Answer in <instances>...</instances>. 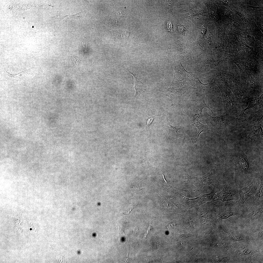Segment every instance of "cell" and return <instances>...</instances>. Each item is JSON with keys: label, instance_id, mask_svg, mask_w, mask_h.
<instances>
[{"label": "cell", "instance_id": "cell-1", "mask_svg": "<svg viewBox=\"0 0 263 263\" xmlns=\"http://www.w3.org/2000/svg\"><path fill=\"white\" fill-rule=\"evenodd\" d=\"M174 77L169 87L164 92L166 96H170L176 94L180 95L184 94L190 88L192 87L188 82L184 71L176 66Z\"/></svg>", "mask_w": 263, "mask_h": 263}, {"label": "cell", "instance_id": "cell-2", "mask_svg": "<svg viewBox=\"0 0 263 263\" xmlns=\"http://www.w3.org/2000/svg\"><path fill=\"white\" fill-rule=\"evenodd\" d=\"M216 167L215 165H213L208 173L200 177L190 176L186 173L185 176L186 183L194 185L199 191H201L203 187L205 185H209L212 184L215 185L219 184V182L217 179L215 174Z\"/></svg>", "mask_w": 263, "mask_h": 263}, {"label": "cell", "instance_id": "cell-3", "mask_svg": "<svg viewBox=\"0 0 263 263\" xmlns=\"http://www.w3.org/2000/svg\"><path fill=\"white\" fill-rule=\"evenodd\" d=\"M217 193L213 197L212 201H219L224 202L239 200L238 188L231 185L219 183L217 185Z\"/></svg>", "mask_w": 263, "mask_h": 263}, {"label": "cell", "instance_id": "cell-4", "mask_svg": "<svg viewBox=\"0 0 263 263\" xmlns=\"http://www.w3.org/2000/svg\"><path fill=\"white\" fill-rule=\"evenodd\" d=\"M260 180L258 178H254L250 183L244 187L239 189V198L236 202L240 205L244 204L251 196L255 195L259 187Z\"/></svg>", "mask_w": 263, "mask_h": 263}, {"label": "cell", "instance_id": "cell-5", "mask_svg": "<svg viewBox=\"0 0 263 263\" xmlns=\"http://www.w3.org/2000/svg\"><path fill=\"white\" fill-rule=\"evenodd\" d=\"M205 121L209 129L212 132L232 127L228 123L224 114L216 116L208 115L205 119Z\"/></svg>", "mask_w": 263, "mask_h": 263}, {"label": "cell", "instance_id": "cell-6", "mask_svg": "<svg viewBox=\"0 0 263 263\" xmlns=\"http://www.w3.org/2000/svg\"><path fill=\"white\" fill-rule=\"evenodd\" d=\"M217 189L214 186L212 190L208 193L202 194L195 198H189L181 195L180 197L183 204L192 206L201 205L207 201L212 200L214 196L216 194Z\"/></svg>", "mask_w": 263, "mask_h": 263}, {"label": "cell", "instance_id": "cell-7", "mask_svg": "<svg viewBox=\"0 0 263 263\" xmlns=\"http://www.w3.org/2000/svg\"><path fill=\"white\" fill-rule=\"evenodd\" d=\"M205 95H202L193 100L190 104L189 113H186L188 116L196 115L198 117L203 116V110L205 108L209 109L213 114V111L207 106L205 100Z\"/></svg>", "mask_w": 263, "mask_h": 263}, {"label": "cell", "instance_id": "cell-8", "mask_svg": "<svg viewBox=\"0 0 263 263\" xmlns=\"http://www.w3.org/2000/svg\"><path fill=\"white\" fill-rule=\"evenodd\" d=\"M161 123L166 131L168 138L170 141H173L178 138H184V135L178 133V130L181 128L179 126H173L169 121L166 114H163Z\"/></svg>", "mask_w": 263, "mask_h": 263}, {"label": "cell", "instance_id": "cell-9", "mask_svg": "<svg viewBox=\"0 0 263 263\" xmlns=\"http://www.w3.org/2000/svg\"><path fill=\"white\" fill-rule=\"evenodd\" d=\"M181 69L184 71L188 82L190 84L192 88L195 89L205 90L211 87L207 86L210 84L209 83L204 84L202 83L197 76L194 73L189 72L185 70L180 63Z\"/></svg>", "mask_w": 263, "mask_h": 263}, {"label": "cell", "instance_id": "cell-10", "mask_svg": "<svg viewBox=\"0 0 263 263\" xmlns=\"http://www.w3.org/2000/svg\"><path fill=\"white\" fill-rule=\"evenodd\" d=\"M127 70L129 72L133 75L135 79V83L134 87L135 93L133 99L134 102H136L140 95L146 91L147 90L146 86L142 82L139 76L133 69L129 68Z\"/></svg>", "mask_w": 263, "mask_h": 263}, {"label": "cell", "instance_id": "cell-11", "mask_svg": "<svg viewBox=\"0 0 263 263\" xmlns=\"http://www.w3.org/2000/svg\"><path fill=\"white\" fill-rule=\"evenodd\" d=\"M190 119V123L193 126L196 127L198 129L197 133L192 137V142L196 143L197 141L200 134L203 132L210 131L207 125H205L200 122L198 119V117L196 115L189 116Z\"/></svg>", "mask_w": 263, "mask_h": 263}, {"label": "cell", "instance_id": "cell-12", "mask_svg": "<svg viewBox=\"0 0 263 263\" xmlns=\"http://www.w3.org/2000/svg\"><path fill=\"white\" fill-rule=\"evenodd\" d=\"M263 121V109L260 107L258 111L251 113L244 120H242L241 124L248 125L260 123Z\"/></svg>", "mask_w": 263, "mask_h": 263}, {"label": "cell", "instance_id": "cell-13", "mask_svg": "<svg viewBox=\"0 0 263 263\" xmlns=\"http://www.w3.org/2000/svg\"><path fill=\"white\" fill-rule=\"evenodd\" d=\"M160 111H157L155 115L148 117L147 121V123L145 129L142 132H146L153 128V127L156 126L161 123L162 117L163 114L161 113Z\"/></svg>", "mask_w": 263, "mask_h": 263}, {"label": "cell", "instance_id": "cell-14", "mask_svg": "<svg viewBox=\"0 0 263 263\" xmlns=\"http://www.w3.org/2000/svg\"><path fill=\"white\" fill-rule=\"evenodd\" d=\"M260 184L258 190L252 201V205L263 204V175H261Z\"/></svg>", "mask_w": 263, "mask_h": 263}, {"label": "cell", "instance_id": "cell-15", "mask_svg": "<svg viewBox=\"0 0 263 263\" xmlns=\"http://www.w3.org/2000/svg\"><path fill=\"white\" fill-rule=\"evenodd\" d=\"M262 125L259 124L257 126H254L253 131L249 134V137L252 140H258L263 138Z\"/></svg>", "mask_w": 263, "mask_h": 263}, {"label": "cell", "instance_id": "cell-16", "mask_svg": "<svg viewBox=\"0 0 263 263\" xmlns=\"http://www.w3.org/2000/svg\"><path fill=\"white\" fill-rule=\"evenodd\" d=\"M255 206V208L254 210L248 215V219L253 220L257 219L263 215V204Z\"/></svg>", "mask_w": 263, "mask_h": 263}, {"label": "cell", "instance_id": "cell-17", "mask_svg": "<svg viewBox=\"0 0 263 263\" xmlns=\"http://www.w3.org/2000/svg\"><path fill=\"white\" fill-rule=\"evenodd\" d=\"M263 95H261L259 97L254 99L251 100L249 101V104L247 107L242 110L243 114L247 110L254 107L255 106L258 105L260 107L263 104Z\"/></svg>", "mask_w": 263, "mask_h": 263}, {"label": "cell", "instance_id": "cell-18", "mask_svg": "<svg viewBox=\"0 0 263 263\" xmlns=\"http://www.w3.org/2000/svg\"><path fill=\"white\" fill-rule=\"evenodd\" d=\"M237 214L235 212L232 211H227L220 214L218 217V219L222 220L227 219L229 217Z\"/></svg>", "mask_w": 263, "mask_h": 263}, {"label": "cell", "instance_id": "cell-19", "mask_svg": "<svg viewBox=\"0 0 263 263\" xmlns=\"http://www.w3.org/2000/svg\"><path fill=\"white\" fill-rule=\"evenodd\" d=\"M201 13L200 10L196 9H194L190 10L187 14V16L191 18L194 16L200 15Z\"/></svg>", "mask_w": 263, "mask_h": 263}, {"label": "cell", "instance_id": "cell-20", "mask_svg": "<svg viewBox=\"0 0 263 263\" xmlns=\"http://www.w3.org/2000/svg\"><path fill=\"white\" fill-rule=\"evenodd\" d=\"M178 240H184L187 239L189 236L186 235H178Z\"/></svg>", "mask_w": 263, "mask_h": 263}, {"label": "cell", "instance_id": "cell-21", "mask_svg": "<svg viewBox=\"0 0 263 263\" xmlns=\"http://www.w3.org/2000/svg\"><path fill=\"white\" fill-rule=\"evenodd\" d=\"M212 230L213 228L210 226L209 227L205 229V235H206L209 234Z\"/></svg>", "mask_w": 263, "mask_h": 263}, {"label": "cell", "instance_id": "cell-22", "mask_svg": "<svg viewBox=\"0 0 263 263\" xmlns=\"http://www.w3.org/2000/svg\"><path fill=\"white\" fill-rule=\"evenodd\" d=\"M153 228V227L151 226V225L150 224L149 227L148 228L147 232L145 233V234L143 236L144 239H145L146 238L148 235L149 233L152 230Z\"/></svg>", "mask_w": 263, "mask_h": 263}, {"label": "cell", "instance_id": "cell-23", "mask_svg": "<svg viewBox=\"0 0 263 263\" xmlns=\"http://www.w3.org/2000/svg\"><path fill=\"white\" fill-rule=\"evenodd\" d=\"M176 223L174 222H172L170 223L167 227V228L169 229H170L173 228L175 225Z\"/></svg>", "mask_w": 263, "mask_h": 263}, {"label": "cell", "instance_id": "cell-24", "mask_svg": "<svg viewBox=\"0 0 263 263\" xmlns=\"http://www.w3.org/2000/svg\"><path fill=\"white\" fill-rule=\"evenodd\" d=\"M189 223L190 225L193 228L195 227V225L194 221L192 218H190L189 221Z\"/></svg>", "mask_w": 263, "mask_h": 263}, {"label": "cell", "instance_id": "cell-25", "mask_svg": "<svg viewBox=\"0 0 263 263\" xmlns=\"http://www.w3.org/2000/svg\"><path fill=\"white\" fill-rule=\"evenodd\" d=\"M202 255V253L201 254V253L200 252L197 255L195 256L194 257H195V259L196 260H197L198 259H199L201 258Z\"/></svg>", "mask_w": 263, "mask_h": 263}, {"label": "cell", "instance_id": "cell-26", "mask_svg": "<svg viewBox=\"0 0 263 263\" xmlns=\"http://www.w3.org/2000/svg\"><path fill=\"white\" fill-rule=\"evenodd\" d=\"M225 257H226L223 256H221L216 258H217V259L218 260V261L220 262L223 259V258Z\"/></svg>", "mask_w": 263, "mask_h": 263}, {"label": "cell", "instance_id": "cell-27", "mask_svg": "<svg viewBox=\"0 0 263 263\" xmlns=\"http://www.w3.org/2000/svg\"><path fill=\"white\" fill-rule=\"evenodd\" d=\"M137 231H138V228H136L134 230V232L133 233H134V235H136V234H137L136 233H137Z\"/></svg>", "mask_w": 263, "mask_h": 263}]
</instances>
